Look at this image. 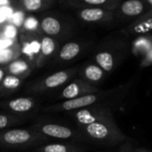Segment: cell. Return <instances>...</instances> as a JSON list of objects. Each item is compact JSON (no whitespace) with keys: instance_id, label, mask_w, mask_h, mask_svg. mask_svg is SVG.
Returning <instances> with one entry per match:
<instances>
[{"instance_id":"6da1fadb","label":"cell","mask_w":152,"mask_h":152,"mask_svg":"<svg viewBox=\"0 0 152 152\" xmlns=\"http://www.w3.org/2000/svg\"><path fill=\"white\" fill-rule=\"evenodd\" d=\"M132 83V81H130L111 90H100L97 92L84 95L77 99L58 101L55 104L42 107L41 111L44 113H67L98 104H107L115 107L126 96L131 89Z\"/></svg>"},{"instance_id":"7a4b0ae2","label":"cell","mask_w":152,"mask_h":152,"mask_svg":"<svg viewBox=\"0 0 152 152\" xmlns=\"http://www.w3.org/2000/svg\"><path fill=\"white\" fill-rule=\"evenodd\" d=\"M130 52V43L124 34L110 35L94 46L91 61L109 74L123 64Z\"/></svg>"},{"instance_id":"3957f363","label":"cell","mask_w":152,"mask_h":152,"mask_svg":"<svg viewBox=\"0 0 152 152\" xmlns=\"http://www.w3.org/2000/svg\"><path fill=\"white\" fill-rule=\"evenodd\" d=\"M40 32L51 37L61 44L77 35L80 26L79 22L72 15L60 11H46L40 13Z\"/></svg>"},{"instance_id":"277c9868","label":"cell","mask_w":152,"mask_h":152,"mask_svg":"<svg viewBox=\"0 0 152 152\" xmlns=\"http://www.w3.org/2000/svg\"><path fill=\"white\" fill-rule=\"evenodd\" d=\"M85 140L103 146H115L123 143L126 135L118 127L115 119L77 126Z\"/></svg>"},{"instance_id":"5b68a950","label":"cell","mask_w":152,"mask_h":152,"mask_svg":"<svg viewBox=\"0 0 152 152\" xmlns=\"http://www.w3.org/2000/svg\"><path fill=\"white\" fill-rule=\"evenodd\" d=\"M49 140L50 139L30 128H10L0 131V148L6 149H32L49 142Z\"/></svg>"},{"instance_id":"8992f818","label":"cell","mask_w":152,"mask_h":152,"mask_svg":"<svg viewBox=\"0 0 152 152\" xmlns=\"http://www.w3.org/2000/svg\"><path fill=\"white\" fill-rule=\"evenodd\" d=\"M95 40L91 37H73L62 43L57 53L48 64L53 66L70 64L93 49Z\"/></svg>"},{"instance_id":"52a82bcc","label":"cell","mask_w":152,"mask_h":152,"mask_svg":"<svg viewBox=\"0 0 152 152\" xmlns=\"http://www.w3.org/2000/svg\"><path fill=\"white\" fill-rule=\"evenodd\" d=\"M78 69L79 66L69 67L39 78L27 86L26 93L39 95L51 91H57L77 76Z\"/></svg>"},{"instance_id":"ba28073f","label":"cell","mask_w":152,"mask_h":152,"mask_svg":"<svg viewBox=\"0 0 152 152\" xmlns=\"http://www.w3.org/2000/svg\"><path fill=\"white\" fill-rule=\"evenodd\" d=\"M30 129L50 140L62 141H86L78 128H73L64 124L55 122H36L30 126Z\"/></svg>"},{"instance_id":"9c48e42d","label":"cell","mask_w":152,"mask_h":152,"mask_svg":"<svg viewBox=\"0 0 152 152\" xmlns=\"http://www.w3.org/2000/svg\"><path fill=\"white\" fill-rule=\"evenodd\" d=\"M114 106L107 104H98L82 109L67 112L77 126L87 125L92 123L112 120L114 118Z\"/></svg>"},{"instance_id":"30bf717a","label":"cell","mask_w":152,"mask_h":152,"mask_svg":"<svg viewBox=\"0 0 152 152\" xmlns=\"http://www.w3.org/2000/svg\"><path fill=\"white\" fill-rule=\"evenodd\" d=\"M58 90L59 91H57L55 94V98L59 101L77 99L100 91L99 87L91 85L79 77H74Z\"/></svg>"},{"instance_id":"8fae6325","label":"cell","mask_w":152,"mask_h":152,"mask_svg":"<svg viewBox=\"0 0 152 152\" xmlns=\"http://www.w3.org/2000/svg\"><path fill=\"white\" fill-rule=\"evenodd\" d=\"M74 17L79 23L88 25H107L115 21V11L98 7L74 10Z\"/></svg>"},{"instance_id":"7c38bea8","label":"cell","mask_w":152,"mask_h":152,"mask_svg":"<svg viewBox=\"0 0 152 152\" xmlns=\"http://www.w3.org/2000/svg\"><path fill=\"white\" fill-rule=\"evenodd\" d=\"M40 32H28L21 31L19 33V44L22 56L24 57L33 67L40 50Z\"/></svg>"},{"instance_id":"4fadbf2b","label":"cell","mask_w":152,"mask_h":152,"mask_svg":"<svg viewBox=\"0 0 152 152\" xmlns=\"http://www.w3.org/2000/svg\"><path fill=\"white\" fill-rule=\"evenodd\" d=\"M0 109L16 115H33L34 112L39 109V100L33 97H19L0 101Z\"/></svg>"},{"instance_id":"5bb4252c","label":"cell","mask_w":152,"mask_h":152,"mask_svg":"<svg viewBox=\"0 0 152 152\" xmlns=\"http://www.w3.org/2000/svg\"><path fill=\"white\" fill-rule=\"evenodd\" d=\"M151 9L145 0H125L122 1L115 10V20H132L140 17Z\"/></svg>"},{"instance_id":"9a60e30c","label":"cell","mask_w":152,"mask_h":152,"mask_svg":"<svg viewBox=\"0 0 152 152\" xmlns=\"http://www.w3.org/2000/svg\"><path fill=\"white\" fill-rule=\"evenodd\" d=\"M122 1L123 0H59L58 4L73 10L98 7L115 11Z\"/></svg>"},{"instance_id":"2e32d148","label":"cell","mask_w":152,"mask_h":152,"mask_svg":"<svg viewBox=\"0 0 152 152\" xmlns=\"http://www.w3.org/2000/svg\"><path fill=\"white\" fill-rule=\"evenodd\" d=\"M60 45L61 43L56 39L42 34L40 39V50L34 68H41L48 64L57 53Z\"/></svg>"},{"instance_id":"e0dca14e","label":"cell","mask_w":152,"mask_h":152,"mask_svg":"<svg viewBox=\"0 0 152 152\" xmlns=\"http://www.w3.org/2000/svg\"><path fill=\"white\" fill-rule=\"evenodd\" d=\"M77 76L84 82L98 87L106 80L107 73L97 64L91 61L79 66Z\"/></svg>"},{"instance_id":"ac0fdd59","label":"cell","mask_w":152,"mask_h":152,"mask_svg":"<svg viewBox=\"0 0 152 152\" xmlns=\"http://www.w3.org/2000/svg\"><path fill=\"white\" fill-rule=\"evenodd\" d=\"M152 31V8L140 17L132 21L126 28L122 31L123 34L127 36H140L148 34Z\"/></svg>"},{"instance_id":"d6986e66","label":"cell","mask_w":152,"mask_h":152,"mask_svg":"<svg viewBox=\"0 0 152 152\" xmlns=\"http://www.w3.org/2000/svg\"><path fill=\"white\" fill-rule=\"evenodd\" d=\"M85 147L77 142L58 141L48 142L32 148L31 152H84Z\"/></svg>"},{"instance_id":"ffe728a7","label":"cell","mask_w":152,"mask_h":152,"mask_svg":"<svg viewBox=\"0 0 152 152\" xmlns=\"http://www.w3.org/2000/svg\"><path fill=\"white\" fill-rule=\"evenodd\" d=\"M19 9L25 13H42L49 10L59 0H17Z\"/></svg>"},{"instance_id":"44dd1931","label":"cell","mask_w":152,"mask_h":152,"mask_svg":"<svg viewBox=\"0 0 152 152\" xmlns=\"http://www.w3.org/2000/svg\"><path fill=\"white\" fill-rule=\"evenodd\" d=\"M3 66L5 67L7 74L21 76V77H25V78L29 77L33 70L32 65L23 56Z\"/></svg>"},{"instance_id":"7402d4cb","label":"cell","mask_w":152,"mask_h":152,"mask_svg":"<svg viewBox=\"0 0 152 152\" xmlns=\"http://www.w3.org/2000/svg\"><path fill=\"white\" fill-rule=\"evenodd\" d=\"M27 78L15 76L11 74H6L2 83H0V99L11 96L16 92L23 84Z\"/></svg>"},{"instance_id":"603a6c76","label":"cell","mask_w":152,"mask_h":152,"mask_svg":"<svg viewBox=\"0 0 152 152\" xmlns=\"http://www.w3.org/2000/svg\"><path fill=\"white\" fill-rule=\"evenodd\" d=\"M152 48V35L144 34L140 35L132 40L130 45V50L132 55L141 58L149 51Z\"/></svg>"},{"instance_id":"cb8c5ba5","label":"cell","mask_w":152,"mask_h":152,"mask_svg":"<svg viewBox=\"0 0 152 152\" xmlns=\"http://www.w3.org/2000/svg\"><path fill=\"white\" fill-rule=\"evenodd\" d=\"M34 115H22L8 112L0 113V131L10 129L17 125H21L31 120Z\"/></svg>"},{"instance_id":"d4e9b609","label":"cell","mask_w":152,"mask_h":152,"mask_svg":"<svg viewBox=\"0 0 152 152\" xmlns=\"http://www.w3.org/2000/svg\"><path fill=\"white\" fill-rule=\"evenodd\" d=\"M21 56V46L17 41L10 47L0 49V65H6Z\"/></svg>"},{"instance_id":"484cf974","label":"cell","mask_w":152,"mask_h":152,"mask_svg":"<svg viewBox=\"0 0 152 152\" xmlns=\"http://www.w3.org/2000/svg\"><path fill=\"white\" fill-rule=\"evenodd\" d=\"M18 34L19 29L7 22L0 25V38L1 39L17 40Z\"/></svg>"},{"instance_id":"4316f807","label":"cell","mask_w":152,"mask_h":152,"mask_svg":"<svg viewBox=\"0 0 152 152\" xmlns=\"http://www.w3.org/2000/svg\"><path fill=\"white\" fill-rule=\"evenodd\" d=\"M21 29H22V31H28V32H40L39 21L38 17H35L33 15L26 16Z\"/></svg>"},{"instance_id":"83f0119b","label":"cell","mask_w":152,"mask_h":152,"mask_svg":"<svg viewBox=\"0 0 152 152\" xmlns=\"http://www.w3.org/2000/svg\"><path fill=\"white\" fill-rule=\"evenodd\" d=\"M26 17V13L21 9H16L14 15L7 20V23L15 25L16 28L21 29L23 23V21Z\"/></svg>"},{"instance_id":"f1b7e54d","label":"cell","mask_w":152,"mask_h":152,"mask_svg":"<svg viewBox=\"0 0 152 152\" xmlns=\"http://www.w3.org/2000/svg\"><path fill=\"white\" fill-rule=\"evenodd\" d=\"M151 65H152V48L142 57V59L140 63V68H146V67H148Z\"/></svg>"},{"instance_id":"f546056e","label":"cell","mask_w":152,"mask_h":152,"mask_svg":"<svg viewBox=\"0 0 152 152\" xmlns=\"http://www.w3.org/2000/svg\"><path fill=\"white\" fill-rule=\"evenodd\" d=\"M119 152H152V150L146 148H133L129 143H125L120 148Z\"/></svg>"},{"instance_id":"4dcf8cb0","label":"cell","mask_w":152,"mask_h":152,"mask_svg":"<svg viewBox=\"0 0 152 152\" xmlns=\"http://www.w3.org/2000/svg\"><path fill=\"white\" fill-rule=\"evenodd\" d=\"M16 9L17 8H15L14 7H9V6H7V7H0V12H1L4 15V16L7 18V20H8L14 15V13L15 12Z\"/></svg>"},{"instance_id":"1f68e13d","label":"cell","mask_w":152,"mask_h":152,"mask_svg":"<svg viewBox=\"0 0 152 152\" xmlns=\"http://www.w3.org/2000/svg\"><path fill=\"white\" fill-rule=\"evenodd\" d=\"M14 7L17 9L18 7V1L17 0H0V7Z\"/></svg>"},{"instance_id":"d6a6232c","label":"cell","mask_w":152,"mask_h":152,"mask_svg":"<svg viewBox=\"0 0 152 152\" xmlns=\"http://www.w3.org/2000/svg\"><path fill=\"white\" fill-rule=\"evenodd\" d=\"M6 70H5V67L3 65H0V83H2L4 77L6 76Z\"/></svg>"},{"instance_id":"836d02e7","label":"cell","mask_w":152,"mask_h":152,"mask_svg":"<svg viewBox=\"0 0 152 152\" xmlns=\"http://www.w3.org/2000/svg\"><path fill=\"white\" fill-rule=\"evenodd\" d=\"M7 18L4 16V15L0 12V25L1 24H3V23H7Z\"/></svg>"},{"instance_id":"e575fe53","label":"cell","mask_w":152,"mask_h":152,"mask_svg":"<svg viewBox=\"0 0 152 152\" xmlns=\"http://www.w3.org/2000/svg\"><path fill=\"white\" fill-rule=\"evenodd\" d=\"M145 2L148 4V6L150 8H152V0H145Z\"/></svg>"}]
</instances>
